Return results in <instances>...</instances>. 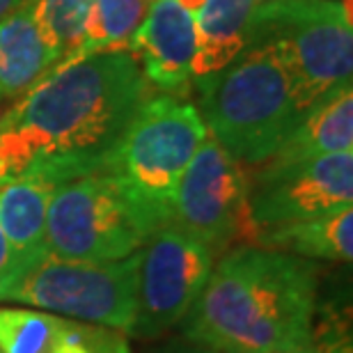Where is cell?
I'll list each match as a JSON object with an SVG mask.
<instances>
[{
	"instance_id": "18",
	"label": "cell",
	"mask_w": 353,
	"mask_h": 353,
	"mask_svg": "<svg viewBox=\"0 0 353 353\" xmlns=\"http://www.w3.org/2000/svg\"><path fill=\"white\" fill-rule=\"evenodd\" d=\"M92 3L94 0H30L34 23L55 60L79 58Z\"/></svg>"
},
{
	"instance_id": "8",
	"label": "cell",
	"mask_w": 353,
	"mask_h": 353,
	"mask_svg": "<svg viewBox=\"0 0 353 353\" xmlns=\"http://www.w3.org/2000/svg\"><path fill=\"white\" fill-rule=\"evenodd\" d=\"M248 195L245 165L207 133L176 186L172 225L204 243L216 257L236 243L252 245L259 228Z\"/></svg>"
},
{
	"instance_id": "21",
	"label": "cell",
	"mask_w": 353,
	"mask_h": 353,
	"mask_svg": "<svg viewBox=\"0 0 353 353\" xmlns=\"http://www.w3.org/2000/svg\"><path fill=\"white\" fill-rule=\"evenodd\" d=\"M14 264H17V255H14L10 241H7L5 232L0 230V280L12 271Z\"/></svg>"
},
{
	"instance_id": "13",
	"label": "cell",
	"mask_w": 353,
	"mask_h": 353,
	"mask_svg": "<svg viewBox=\"0 0 353 353\" xmlns=\"http://www.w3.org/2000/svg\"><path fill=\"white\" fill-rule=\"evenodd\" d=\"M353 150V92L351 88L340 90L305 112L299 126L289 133L278 152L255 172H278L285 168L305 163V161L340 154Z\"/></svg>"
},
{
	"instance_id": "10",
	"label": "cell",
	"mask_w": 353,
	"mask_h": 353,
	"mask_svg": "<svg viewBox=\"0 0 353 353\" xmlns=\"http://www.w3.org/2000/svg\"><path fill=\"white\" fill-rule=\"evenodd\" d=\"M250 211L257 228L312 221L351 207L353 150L305 161L278 172L248 174Z\"/></svg>"
},
{
	"instance_id": "17",
	"label": "cell",
	"mask_w": 353,
	"mask_h": 353,
	"mask_svg": "<svg viewBox=\"0 0 353 353\" xmlns=\"http://www.w3.org/2000/svg\"><path fill=\"white\" fill-rule=\"evenodd\" d=\"M252 245L282 250L303 259L347 262L353 257V209L344 207L312 221L275 225L259 230Z\"/></svg>"
},
{
	"instance_id": "4",
	"label": "cell",
	"mask_w": 353,
	"mask_h": 353,
	"mask_svg": "<svg viewBox=\"0 0 353 353\" xmlns=\"http://www.w3.org/2000/svg\"><path fill=\"white\" fill-rule=\"evenodd\" d=\"M268 44L292 81L301 115L351 88V0H266L255 5L248 46Z\"/></svg>"
},
{
	"instance_id": "20",
	"label": "cell",
	"mask_w": 353,
	"mask_h": 353,
	"mask_svg": "<svg viewBox=\"0 0 353 353\" xmlns=\"http://www.w3.org/2000/svg\"><path fill=\"white\" fill-rule=\"evenodd\" d=\"M143 353H218V351L207 347V344L195 342V340H190V337L181 335V337H172V340H168V342H161L157 347H150Z\"/></svg>"
},
{
	"instance_id": "14",
	"label": "cell",
	"mask_w": 353,
	"mask_h": 353,
	"mask_svg": "<svg viewBox=\"0 0 353 353\" xmlns=\"http://www.w3.org/2000/svg\"><path fill=\"white\" fill-rule=\"evenodd\" d=\"M55 62L34 23L30 0L0 19V99L26 97L46 79Z\"/></svg>"
},
{
	"instance_id": "6",
	"label": "cell",
	"mask_w": 353,
	"mask_h": 353,
	"mask_svg": "<svg viewBox=\"0 0 353 353\" xmlns=\"http://www.w3.org/2000/svg\"><path fill=\"white\" fill-rule=\"evenodd\" d=\"M136 289L138 252L117 262H79L44 250L0 280V305H23L129 335Z\"/></svg>"
},
{
	"instance_id": "5",
	"label": "cell",
	"mask_w": 353,
	"mask_h": 353,
	"mask_svg": "<svg viewBox=\"0 0 353 353\" xmlns=\"http://www.w3.org/2000/svg\"><path fill=\"white\" fill-rule=\"evenodd\" d=\"M165 228L115 172H92L53 188L46 250L79 262H117Z\"/></svg>"
},
{
	"instance_id": "1",
	"label": "cell",
	"mask_w": 353,
	"mask_h": 353,
	"mask_svg": "<svg viewBox=\"0 0 353 353\" xmlns=\"http://www.w3.org/2000/svg\"><path fill=\"white\" fill-rule=\"evenodd\" d=\"M150 81L129 51L60 62L0 122V183L34 174L58 186L108 172Z\"/></svg>"
},
{
	"instance_id": "2",
	"label": "cell",
	"mask_w": 353,
	"mask_h": 353,
	"mask_svg": "<svg viewBox=\"0 0 353 353\" xmlns=\"http://www.w3.org/2000/svg\"><path fill=\"white\" fill-rule=\"evenodd\" d=\"M314 307L310 259L239 245L211 268L183 335L218 353H275L310 342Z\"/></svg>"
},
{
	"instance_id": "15",
	"label": "cell",
	"mask_w": 353,
	"mask_h": 353,
	"mask_svg": "<svg viewBox=\"0 0 353 353\" xmlns=\"http://www.w3.org/2000/svg\"><path fill=\"white\" fill-rule=\"evenodd\" d=\"M252 0H207L195 14L197 48L190 76L207 79L248 48Z\"/></svg>"
},
{
	"instance_id": "3",
	"label": "cell",
	"mask_w": 353,
	"mask_h": 353,
	"mask_svg": "<svg viewBox=\"0 0 353 353\" xmlns=\"http://www.w3.org/2000/svg\"><path fill=\"white\" fill-rule=\"evenodd\" d=\"M197 88L209 136L241 165L271 159L303 119L292 81L268 44L248 46L218 74L197 79Z\"/></svg>"
},
{
	"instance_id": "9",
	"label": "cell",
	"mask_w": 353,
	"mask_h": 353,
	"mask_svg": "<svg viewBox=\"0 0 353 353\" xmlns=\"http://www.w3.org/2000/svg\"><path fill=\"white\" fill-rule=\"evenodd\" d=\"M214 264V252L176 225L154 232L138 250V305L129 335L157 340L186 321Z\"/></svg>"
},
{
	"instance_id": "12",
	"label": "cell",
	"mask_w": 353,
	"mask_h": 353,
	"mask_svg": "<svg viewBox=\"0 0 353 353\" xmlns=\"http://www.w3.org/2000/svg\"><path fill=\"white\" fill-rule=\"evenodd\" d=\"M0 353H131L126 333L99 323L0 305Z\"/></svg>"
},
{
	"instance_id": "27",
	"label": "cell",
	"mask_w": 353,
	"mask_h": 353,
	"mask_svg": "<svg viewBox=\"0 0 353 353\" xmlns=\"http://www.w3.org/2000/svg\"><path fill=\"white\" fill-rule=\"evenodd\" d=\"M145 3H147V0H145ZM152 3H154V0H152Z\"/></svg>"
},
{
	"instance_id": "16",
	"label": "cell",
	"mask_w": 353,
	"mask_h": 353,
	"mask_svg": "<svg viewBox=\"0 0 353 353\" xmlns=\"http://www.w3.org/2000/svg\"><path fill=\"white\" fill-rule=\"evenodd\" d=\"M53 188L34 174L0 183V230L17 255V264L46 250V211Z\"/></svg>"
},
{
	"instance_id": "7",
	"label": "cell",
	"mask_w": 353,
	"mask_h": 353,
	"mask_svg": "<svg viewBox=\"0 0 353 353\" xmlns=\"http://www.w3.org/2000/svg\"><path fill=\"white\" fill-rule=\"evenodd\" d=\"M207 133L193 103L174 94L150 97L124 131L108 172L122 176L161 225H172L176 186Z\"/></svg>"
},
{
	"instance_id": "23",
	"label": "cell",
	"mask_w": 353,
	"mask_h": 353,
	"mask_svg": "<svg viewBox=\"0 0 353 353\" xmlns=\"http://www.w3.org/2000/svg\"><path fill=\"white\" fill-rule=\"evenodd\" d=\"M26 0H0V19H5L7 14H12L14 10H19Z\"/></svg>"
},
{
	"instance_id": "26",
	"label": "cell",
	"mask_w": 353,
	"mask_h": 353,
	"mask_svg": "<svg viewBox=\"0 0 353 353\" xmlns=\"http://www.w3.org/2000/svg\"><path fill=\"white\" fill-rule=\"evenodd\" d=\"M262 3H266V0H252V5H262Z\"/></svg>"
},
{
	"instance_id": "24",
	"label": "cell",
	"mask_w": 353,
	"mask_h": 353,
	"mask_svg": "<svg viewBox=\"0 0 353 353\" xmlns=\"http://www.w3.org/2000/svg\"><path fill=\"white\" fill-rule=\"evenodd\" d=\"M204 3H207V0H179V5H181L186 12L193 14V17L202 10V5H204Z\"/></svg>"
},
{
	"instance_id": "19",
	"label": "cell",
	"mask_w": 353,
	"mask_h": 353,
	"mask_svg": "<svg viewBox=\"0 0 353 353\" xmlns=\"http://www.w3.org/2000/svg\"><path fill=\"white\" fill-rule=\"evenodd\" d=\"M145 0H94L79 58L97 51H129V39L145 19Z\"/></svg>"
},
{
	"instance_id": "25",
	"label": "cell",
	"mask_w": 353,
	"mask_h": 353,
	"mask_svg": "<svg viewBox=\"0 0 353 353\" xmlns=\"http://www.w3.org/2000/svg\"><path fill=\"white\" fill-rule=\"evenodd\" d=\"M7 112H10V110L5 108V99H0V122H3V119H5Z\"/></svg>"
},
{
	"instance_id": "22",
	"label": "cell",
	"mask_w": 353,
	"mask_h": 353,
	"mask_svg": "<svg viewBox=\"0 0 353 353\" xmlns=\"http://www.w3.org/2000/svg\"><path fill=\"white\" fill-rule=\"evenodd\" d=\"M275 353H326V351H321L312 340H310V342H305V344H301V347L285 349V351H275Z\"/></svg>"
},
{
	"instance_id": "11",
	"label": "cell",
	"mask_w": 353,
	"mask_h": 353,
	"mask_svg": "<svg viewBox=\"0 0 353 353\" xmlns=\"http://www.w3.org/2000/svg\"><path fill=\"white\" fill-rule=\"evenodd\" d=\"M197 48L195 17L179 0H154L129 39L145 79L168 94L186 90Z\"/></svg>"
}]
</instances>
